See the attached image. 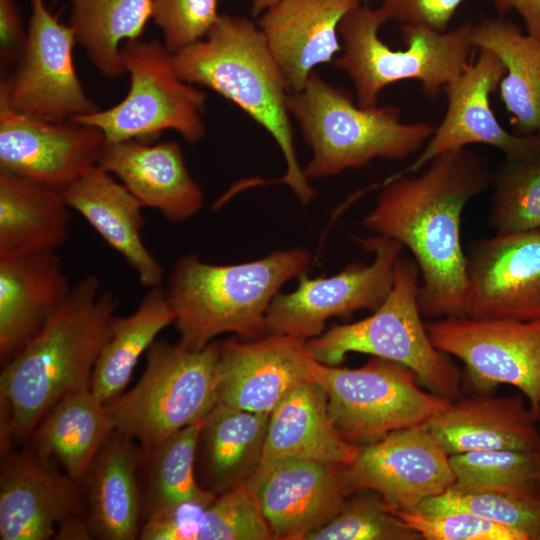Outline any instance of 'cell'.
<instances>
[{"label":"cell","mask_w":540,"mask_h":540,"mask_svg":"<svg viewBox=\"0 0 540 540\" xmlns=\"http://www.w3.org/2000/svg\"><path fill=\"white\" fill-rule=\"evenodd\" d=\"M433 345L465 365L483 394L516 387L540 420V318L519 321L449 316L426 324Z\"/></svg>","instance_id":"11"},{"label":"cell","mask_w":540,"mask_h":540,"mask_svg":"<svg viewBox=\"0 0 540 540\" xmlns=\"http://www.w3.org/2000/svg\"><path fill=\"white\" fill-rule=\"evenodd\" d=\"M115 430L106 403L83 388L65 395L43 417L31 434V449L81 483Z\"/></svg>","instance_id":"28"},{"label":"cell","mask_w":540,"mask_h":540,"mask_svg":"<svg viewBox=\"0 0 540 540\" xmlns=\"http://www.w3.org/2000/svg\"><path fill=\"white\" fill-rule=\"evenodd\" d=\"M269 414L222 403L203 420L199 438L207 488L220 494L243 483L258 467Z\"/></svg>","instance_id":"31"},{"label":"cell","mask_w":540,"mask_h":540,"mask_svg":"<svg viewBox=\"0 0 540 540\" xmlns=\"http://www.w3.org/2000/svg\"><path fill=\"white\" fill-rule=\"evenodd\" d=\"M420 272L415 261L399 257L393 286L373 314L337 325L307 341L313 358L340 364L347 353L358 352L410 368L428 391L449 401L461 398V374L449 355L437 349L422 321L418 304Z\"/></svg>","instance_id":"7"},{"label":"cell","mask_w":540,"mask_h":540,"mask_svg":"<svg viewBox=\"0 0 540 540\" xmlns=\"http://www.w3.org/2000/svg\"><path fill=\"white\" fill-rule=\"evenodd\" d=\"M217 343L194 350L180 342L155 341L145 370L127 392L106 403L115 429L146 454L182 428L203 420L218 403Z\"/></svg>","instance_id":"8"},{"label":"cell","mask_w":540,"mask_h":540,"mask_svg":"<svg viewBox=\"0 0 540 540\" xmlns=\"http://www.w3.org/2000/svg\"><path fill=\"white\" fill-rule=\"evenodd\" d=\"M69 25L94 67L104 77L125 73L121 47L140 38L152 15V0H68Z\"/></svg>","instance_id":"33"},{"label":"cell","mask_w":540,"mask_h":540,"mask_svg":"<svg viewBox=\"0 0 540 540\" xmlns=\"http://www.w3.org/2000/svg\"><path fill=\"white\" fill-rule=\"evenodd\" d=\"M273 533L243 482L220 494L204 511L198 540H271Z\"/></svg>","instance_id":"39"},{"label":"cell","mask_w":540,"mask_h":540,"mask_svg":"<svg viewBox=\"0 0 540 540\" xmlns=\"http://www.w3.org/2000/svg\"><path fill=\"white\" fill-rule=\"evenodd\" d=\"M454 486L480 491L540 495L535 452L498 449L450 455Z\"/></svg>","instance_id":"36"},{"label":"cell","mask_w":540,"mask_h":540,"mask_svg":"<svg viewBox=\"0 0 540 540\" xmlns=\"http://www.w3.org/2000/svg\"><path fill=\"white\" fill-rule=\"evenodd\" d=\"M119 300L100 278L79 280L43 328L4 364L0 376L1 451L31 436L65 395L90 387Z\"/></svg>","instance_id":"2"},{"label":"cell","mask_w":540,"mask_h":540,"mask_svg":"<svg viewBox=\"0 0 540 540\" xmlns=\"http://www.w3.org/2000/svg\"><path fill=\"white\" fill-rule=\"evenodd\" d=\"M214 499L184 502L152 513L141 525L139 539L198 540L204 511Z\"/></svg>","instance_id":"42"},{"label":"cell","mask_w":540,"mask_h":540,"mask_svg":"<svg viewBox=\"0 0 540 540\" xmlns=\"http://www.w3.org/2000/svg\"><path fill=\"white\" fill-rule=\"evenodd\" d=\"M492 184L490 224L499 233L540 229V152L505 156Z\"/></svg>","instance_id":"35"},{"label":"cell","mask_w":540,"mask_h":540,"mask_svg":"<svg viewBox=\"0 0 540 540\" xmlns=\"http://www.w3.org/2000/svg\"><path fill=\"white\" fill-rule=\"evenodd\" d=\"M360 0H277L258 27L280 67L289 93L305 86L317 65L333 62L342 50L339 24Z\"/></svg>","instance_id":"21"},{"label":"cell","mask_w":540,"mask_h":540,"mask_svg":"<svg viewBox=\"0 0 540 540\" xmlns=\"http://www.w3.org/2000/svg\"><path fill=\"white\" fill-rule=\"evenodd\" d=\"M388 20L381 6L360 5L339 24L342 53L333 64L351 78L358 105H376L383 89L404 80L418 81L423 94L434 100L471 62L470 22L444 32L402 25L407 47L394 50L379 36Z\"/></svg>","instance_id":"6"},{"label":"cell","mask_w":540,"mask_h":540,"mask_svg":"<svg viewBox=\"0 0 540 540\" xmlns=\"http://www.w3.org/2000/svg\"><path fill=\"white\" fill-rule=\"evenodd\" d=\"M54 539L87 540L92 539L93 533L87 516L75 513L64 518L57 526Z\"/></svg>","instance_id":"45"},{"label":"cell","mask_w":540,"mask_h":540,"mask_svg":"<svg viewBox=\"0 0 540 540\" xmlns=\"http://www.w3.org/2000/svg\"><path fill=\"white\" fill-rule=\"evenodd\" d=\"M464 315L540 318V229L497 232L472 244L466 256Z\"/></svg>","instance_id":"17"},{"label":"cell","mask_w":540,"mask_h":540,"mask_svg":"<svg viewBox=\"0 0 540 540\" xmlns=\"http://www.w3.org/2000/svg\"><path fill=\"white\" fill-rule=\"evenodd\" d=\"M539 419L521 396L459 398L425 427L449 455L479 450L533 451Z\"/></svg>","instance_id":"25"},{"label":"cell","mask_w":540,"mask_h":540,"mask_svg":"<svg viewBox=\"0 0 540 540\" xmlns=\"http://www.w3.org/2000/svg\"><path fill=\"white\" fill-rule=\"evenodd\" d=\"M74 30L44 0H31V17L17 68L0 84V98L15 111L52 122L99 109L87 96L73 62Z\"/></svg>","instance_id":"12"},{"label":"cell","mask_w":540,"mask_h":540,"mask_svg":"<svg viewBox=\"0 0 540 540\" xmlns=\"http://www.w3.org/2000/svg\"><path fill=\"white\" fill-rule=\"evenodd\" d=\"M120 52L130 78L127 95L110 108L71 120L98 128L107 143L151 142L165 130L178 132L188 142L201 140L206 94L179 77L164 44L138 38L125 42Z\"/></svg>","instance_id":"10"},{"label":"cell","mask_w":540,"mask_h":540,"mask_svg":"<svg viewBox=\"0 0 540 540\" xmlns=\"http://www.w3.org/2000/svg\"><path fill=\"white\" fill-rule=\"evenodd\" d=\"M534 452H535L539 475H540V429H539V436H538V440H537Z\"/></svg>","instance_id":"48"},{"label":"cell","mask_w":540,"mask_h":540,"mask_svg":"<svg viewBox=\"0 0 540 540\" xmlns=\"http://www.w3.org/2000/svg\"><path fill=\"white\" fill-rule=\"evenodd\" d=\"M394 511L424 540H527L522 533L467 510Z\"/></svg>","instance_id":"40"},{"label":"cell","mask_w":540,"mask_h":540,"mask_svg":"<svg viewBox=\"0 0 540 540\" xmlns=\"http://www.w3.org/2000/svg\"><path fill=\"white\" fill-rule=\"evenodd\" d=\"M56 251L0 257V357L7 363L72 290Z\"/></svg>","instance_id":"23"},{"label":"cell","mask_w":540,"mask_h":540,"mask_svg":"<svg viewBox=\"0 0 540 540\" xmlns=\"http://www.w3.org/2000/svg\"><path fill=\"white\" fill-rule=\"evenodd\" d=\"M467 510L514 529L527 540H540V495L480 491L452 486L418 507L423 514Z\"/></svg>","instance_id":"37"},{"label":"cell","mask_w":540,"mask_h":540,"mask_svg":"<svg viewBox=\"0 0 540 540\" xmlns=\"http://www.w3.org/2000/svg\"><path fill=\"white\" fill-rule=\"evenodd\" d=\"M203 420L175 432L145 454L148 473L142 496L144 520L166 507L189 501L212 500L218 495L200 486L195 476Z\"/></svg>","instance_id":"34"},{"label":"cell","mask_w":540,"mask_h":540,"mask_svg":"<svg viewBox=\"0 0 540 540\" xmlns=\"http://www.w3.org/2000/svg\"><path fill=\"white\" fill-rule=\"evenodd\" d=\"M357 241L374 253L372 263L351 264L325 278L309 279L301 274L293 292L277 293L271 301L265 319L267 335L314 338L329 318L362 309L374 311L383 303L393 286L403 245L379 235Z\"/></svg>","instance_id":"13"},{"label":"cell","mask_w":540,"mask_h":540,"mask_svg":"<svg viewBox=\"0 0 540 540\" xmlns=\"http://www.w3.org/2000/svg\"><path fill=\"white\" fill-rule=\"evenodd\" d=\"M309 380L323 388L335 428L355 445L375 442L396 430L425 425L451 403L423 390L410 368L375 356L354 369L313 358Z\"/></svg>","instance_id":"9"},{"label":"cell","mask_w":540,"mask_h":540,"mask_svg":"<svg viewBox=\"0 0 540 540\" xmlns=\"http://www.w3.org/2000/svg\"><path fill=\"white\" fill-rule=\"evenodd\" d=\"M278 540H307L358 491L349 464L261 460L244 481Z\"/></svg>","instance_id":"14"},{"label":"cell","mask_w":540,"mask_h":540,"mask_svg":"<svg viewBox=\"0 0 540 540\" xmlns=\"http://www.w3.org/2000/svg\"><path fill=\"white\" fill-rule=\"evenodd\" d=\"M27 37L15 0H0V59L6 68L18 61Z\"/></svg>","instance_id":"44"},{"label":"cell","mask_w":540,"mask_h":540,"mask_svg":"<svg viewBox=\"0 0 540 540\" xmlns=\"http://www.w3.org/2000/svg\"><path fill=\"white\" fill-rule=\"evenodd\" d=\"M505 72L494 53L479 49L477 58L445 88V114L419 155L384 182L417 173L439 155L470 144L490 145L507 157L540 152V136L508 132L491 108L490 96L499 88Z\"/></svg>","instance_id":"16"},{"label":"cell","mask_w":540,"mask_h":540,"mask_svg":"<svg viewBox=\"0 0 540 540\" xmlns=\"http://www.w3.org/2000/svg\"><path fill=\"white\" fill-rule=\"evenodd\" d=\"M61 191L0 171V257L56 251L68 240Z\"/></svg>","instance_id":"29"},{"label":"cell","mask_w":540,"mask_h":540,"mask_svg":"<svg viewBox=\"0 0 540 540\" xmlns=\"http://www.w3.org/2000/svg\"><path fill=\"white\" fill-rule=\"evenodd\" d=\"M309 263L310 253L304 248L232 265L205 263L195 254L180 257L164 288L179 342L199 350L223 333L249 338L266 335L271 301Z\"/></svg>","instance_id":"4"},{"label":"cell","mask_w":540,"mask_h":540,"mask_svg":"<svg viewBox=\"0 0 540 540\" xmlns=\"http://www.w3.org/2000/svg\"><path fill=\"white\" fill-rule=\"evenodd\" d=\"M414 174L384 182L363 224L413 254L423 317L465 316L461 216L467 202L492 184L493 174L486 158L467 148L441 154Z\"/></svg>","instance_id":"1"},{"label":"cell","mask_w":540,"mask_h":540,"mask_svg":"<svg viewBox=\"0 0 540 540\" xmlns=\"http://www.w3.org/2000/svg\"><path fill=\"white\" fill-rule=\"evenodd\" d=\"M349 467L358 491H373L399 511H417L455 484L450 455L425 425L359 445Z\"/></svg>","instance_id":"18"},{"label":"cell","mask_w":540,"mask_h":540,"mask_svg":"<svg viewBox=\"0 0 540 540\" xmlns=\"http://www.w3.org/2000/svg\"><path fill=\"white\" fill-rule=\"evenodd\" d=\"M470 43L503 63L499 95L517 134L540 136V39L503 18L487 17L472 25Z\"/></svg>","instance_id":"30"},{"label":"cell","mask_w":540,"mask_h":540,"mask_svg":"<svg viewBox=\"0 0 540 540\" xmlns=\"http://www.w3.org/2000/svg\"><path fill=\"white\" fill-rule=\"evenodd\" d=\"M358 446L337 431L325 391L309 380L291 391L271 412L261 460L301 458L350 464Z\"/></svg>","instance_id":"27"},{"label":"cell","mask_w":540,"mask_h":540,"mask_svg":"<svg viewBox=\"0 0 540 540\" xmlns=\"http://www.w3.org/2000/svg\"><path fill=\"white\" fill-rule=\"evenodd\" d=\"M144 456L140 445L118 430L101 447L84 479L94 538H139L143 509L137 470Z\"/></svg>","instance_id":"26"},{"label":"cell","mask_w":540,"mask_h":540,"mask_svg":"<svg viewBox=\"0 0 540 540\" xmlns=\"http://www.w3.org/2000/svg\"><path fill=\"white\" fill-rule=\"evenodd\" d=\"M98 165L117 177L144 207L172 222L195 216L203 193L191 177L181 145L124 140L105 143Z\"/></svg>","instance_id":"22"},{"label":"cell","mask_w":540,"mask_h":540,"mask_svg":"<svg viewBox=\"0 0 540 540\" xmlns=\"http://www.w3.org/2000/svg\"><path fill=\"white\" fill-rule=\"evenodd\" d=\"M465 0H383L381 5L389 20L402 25L424 26L444 32ZM500 14L509 10L507 0H492Z\"/></svg>","instance_id":"43"},{"label":"cell","mask_w":540,"mask_h":540,"mask_svg":"<svg viewBox=\"0 0 540 540\" xmlns=\"http://www.w3.org/2000/svg\"><path fill=\"white\" fill-rule=\"evenodd\" d=\"M105 143L94 126L32 117L0 98L1 172L62 192L98 165Z\"/></svg>","instance_id":"15"},{"label":"cell","mask_w":540,"mask_h":540,"mask_svg":"<svg viewBox=\"0 0 540 540\" xmlns=\"http://www.w3.org/2000/svg\"><path fill=\"white\" fill-rule=\"evenodd\" d=\"M218 0H152V15L164 46L175 54L202 40L218 20Z\"/></svg>","instance_id":"41"},{"label":"cell","mask_w":540,"mask_h":540,"mask_svg":"<svg viewBox=\"0 0 540 540\" xmlns=\"http://www.w3.org/2000/svg\"><path fill=\"white\" fill-rule=\"evenodd\" d=\"M174 319L162 285L148 288L131 314L114 318L90 381V389L102 402L108 403L123 393L140 357L163 329L174 324Z\"/></svg>","instance_id":"32"},{"label":"cell","mask_w":540,"mask_h":540,"mask_svg":"<svg viewBox=\"0 0 540 540\" xmlns=\"http://www.w3.org/2000/svg\"><path fill=\"white\" fill-rule=\"evenodd\" d=\"M509 10L521 17L526 32L540 39V0H507Z\"/></svg>","instance_id":"46"},{"label":"cell","mask_w":540,"mask_h":540,"mask_svg":"<svg viewBox=\"0 0 540 540\" xmlns=\"http://www.w3.org/2000/svg\"><path fill=\"white\" fill-rule=\"evenodd\" d=\"M4 455L0 478V538L47 540L67 516L82 513L77 481L32 449ZM2 455V456H3Z\"/></svg>","instance_id":"20"},{"label":"cell","mask_w":540,"mask_h":540,"mask_svg":"<svg viewBox=\"0 0 540 540\" xmlns=\"http://www.w3.org/2000/svg\"><path fill=\"white\" fill-rule=\"evenodd\" d=\"M277 0H253L252 14L261 15L267 8L274 4Z\"/></svg>","instance_id":"47"},{"label":"cell","mask_w":540,"mask_h":540,"mask_svg":"<svg viewBox=\"0 0 540 540\" xmlns=\"http://www.w3.org/2000/svg\"><path fill=\"white\" fill-rule=\"evenodd\" d=\"M172 61L181 79L233 102L273 137L287 166L278 182L309 203L314 191L297 160L289 91L259 27L247 18L221 14L205 38L172 54Z\"/></svg>","instance_id":"3"},{"label":"cell","mask_w":540,"mask_h":540,"mask_svg":"<svg viewBox=\"0 0 540 540\" xmlns=\"http://www.w3.org/2000/svg\"><path fill=\"white\" fill-rule=\"evenodd\" d=\"M218 402L234 408L271 414L296 387L309 381L313 359L307 341L267 335L254 342L217 343Z\"/></svg>","instance_id":"19"},{"label":"cell","mask_w":540,"mask_h":540,"mask_svg":"<svg viewBox=\"0 0 540 540\" xmlns=\"http://www.w3.org/2000/svg\"><path fill=\"white\" fill-rule=\"evenodd\" d=\"M70 209L78 212L117 251L147 288L162 285L164 271L142 238V203L99 165L62 191Z\"/></svg>","instance_id":"24"},{"label":"cell","mask_w":540,"mask_h":540,"mask_svg":"<svg viewBox=\"0 0 540 540\" xmlns=\"http://www.w3.org/2000/svg\"><path fill=\"white\" fill-rule=\"evenodd\" d=\"M377 493L351 495L340 512L307 540H420Z\"/></svg>","instance_id":"38"},{"label":"cell","mask_w":540,"mask_h":540,"mask_svg":"<svg viewBox=\"0 0 540 540\" xmlns=\"http://www.w3.org/2000/svg\"><path fill=\"white\" fill-rule=\"evenodd\" d=\"M286 104L312 150L303 169L307 179L361 168L376 158H407L420 151L434 131L426 122H403L396 106L355 104L348 91L315 71L301 91L288 94Z\"/></svg>","instance_id":"5"}]
</instances>
